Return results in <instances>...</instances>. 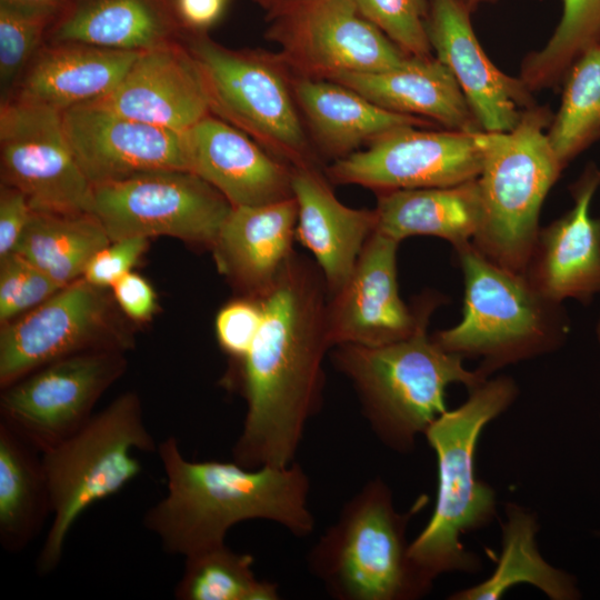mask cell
I'll use <instances>...</instances> for the list:
<instances>
[{
  "mask_svg": "<svg viewBox=\"0 0 600 600\" xmlns=\"http://www.w3.org/2000/svg\"><path fill=\"white\" fill-rule=\"evenodd\" d=\"M31 212L27 197L20 190L2 183L0 193V259L14 251Z\"/></svg>",
  "mask_w": 600,
  "mask_h": 600,
  "instance_id": "ab89813d",
  "label": "cell"
},
{
  "mask_svg": "<svg viewBox=\"0 0 600 600\" xmlns=\"http://www.w3.org/2000/svg\"><path fill=\"white\" fill-rule=\"evenodd\" d=\"M291 182L298 207L296 238L313 254L332 296L346 284L376 231V210L343 204L317 166L292 167Z\"/></svg>",
  "mask_w": 600,
  "mask_h": 600,
  "instance_id": "7402d4cb",
  "label": "cell"
},
{
  "mask_svg": "<svg viewBox=\"0 0 600 600\" xmlns=\"http://www.w3.org/2000/svg\"><path fill=\"white\" fill-rule=\"evenodd\" d=\"M157 449L143 421L140 398L126 392L93 414L73 436L41 454L52 521L37 558L40 574L57 569L67 537L79 517L141 473L142 464L133 452Z\"/></svg>",
  "mask_w": 600,
  "mask_h": 600,
  "instance_id": "52a82bcc",
  "label": "cell"
},
{
  "mask_svg": "<svg viewBox=\"0 0 600 600\" xmlns=\"http://www.w3.org/2000/svg\"><path fill=\"white\" fill-rule=\"evenodd\" d=\"M374 210L376 231L399 242L427 234L456 248L471 242L482 221L477 179L450 187L382 191Z\"/></svg>",
  "mask_w": 600,
  "mask_h": 600,
  "instance_id": "4316f807",
  "label": "cell"
},
{
  "mask_svg": "<svg viewBox=\"0 0 600 600\" xmlns=\"http://www.w3.org/2000/svg\"><path fill=\"white\" fill-rule=\"evenodd\" d=\"M0 154L2 183L20 190L32 211L92 213L93 186L74 158L62 111L16 97L4 100Z\"/></svg>",
  "mask_w": 600,
  "mask_h": 600,
  "instance_id": "8fae6325",
  "label": "cell"
},
{
  "mask_svg": "<svg viewBox=\"0 0 600 600\" xmlns=\"http://www.w3.org/2000/svg\"><path fill=\"white\" fill-rule=\"evenodd\" d=\"M168 484L143 526L166 553L188 557L226 543L228 531L246 520H268L297 537L313 531L310 481L296 461L287 467L249 469L234 461H190L171 436L158 444Z\"/></svg>",
  "mask_w": 600,
  "mask_h": 600,
  "instance_id": "7a4b0ae2",
  "label": "cell"
},
{
  "mask_svg": "<svg viewBox=\"0 0 600 600\" xmlns=\"http://www.w3.org/2000/svg\"><path fill=\"white\" fill-rule=\"evenodd\" d=\"M52 18L30 14L0 6V81L7 89L39 51L42 36Z\"/></svg>",
  "mask_w": 600,
  "mask_h": 600,
  "instance_id": "8d00e7d4",
  "label": "cell"
},
{
  "mask_svg": "<svg viewBox=\"0 0 600 600\" xmlns=\"http://www.w3.org/2000/svg\"><path fill=\"white\" fill-rule=\"evenodd\" d=\"M328 80L396 113L423 118L450 130H481L453 74L434 56L407 57L388 70L342 72Z\"/></svg>",
  "mask_w": 600,
  "mask_h": 600,
  "instance_id": "cb8c5ba5",
  "label": "cell"
},
{
  "mask_svg": "<svg viewBox=\"0 0 600 600\" xmlns=\"http://www.w3.org/2000/svg\"><path fill=\"white\" fill-rule=\"evenodd\" d=\"M174 588L179 600H278V586L257 578L253 558L226 543L184 557Z\"/></svg>",
  "mask_w": 600,
  "mask_h": 600,
  "instance_id": "d6a6232c",
  "label": "cell"
},
{
  "mask_svg": "<svg viewBox=\"0 0 600 600\" xmlns=\"http://www.w3.org/2000/svg\"><path fill=\"white\" fill-rule=\"evenodd\" d=\"M110 301L102 288L82 277L41 304L3 324L0 332V386L56 360L129 346L109 327Z\"/></svg>",
  "mask_w": 600,
  "mask_h": 600,
  "instance_id": "9a60e30c",
  "label": "cell"
},
{
  "mask_svg": "<svg viewBox=\"0 0 600 600\" xmlns=\"http://www.w3.org/2000/svg\"><path fill=\"white\" fill-rule=\"evenodd\" d=\"M67 0H0V6L24 13L53 18Z\"/></svg>",
  "mask_w": 600,
  "mask_h": 600,
  "instance_id": "7bdbcfd3",
  "label": "cell"
},
{
  "mask_svg": "<svg viewBox=\"0 0 600 600\" xmlns=\"http://www.w3.org/2000/svg\"><path fill=\"white\" fill-rule=\"evenodd\" d=\"M552 117L536 104L510 131H476L483 157L477 178L482 221L471 242L514 272L526 273L543 200L563 169L547 137Z\"/></svg>",
  "mask_w": 600,
  "mask_h": 600,
  "instance_id": "8992f818",
  "label": "cell"
},
{
  "mask_svg": "<svg viewBox=\"0 0 600 600\" xmlns=\"http://www.w3.org/2000/svg\"><path fill=\"white\" fill-rule=\"evenodd\" d=\"M518 393L507 377L486 380L470 390L459 408L440 414L424 436L438 461V493L433 513L409 544V558L426 587L444 572H474L479 559L460 537L491 522L496 514L492 488L474 474V450L484 426L501 414Z\"/></svg>",
  "mask_w": 600,
  "mask_h": 600,
  "instance_id": "277c9868",
  "label": "cell"
},
{
  "mask_svg": "<svg viewBox=\"0 0 600 600\" xmlns=\"http://www.w3.org/2000/svg\"><path fill=\"white\" fill-rule=\"evenodd\" d=\"M187 146L190 171L214 187L232 207L293 197L292 167L212 113L187 130Z\"/></svg>",
  "mask_w": 600,
  "mask_h": 600,
  "instance_id": "44dd1931",
  "label": "cell"
},
{
  "mask_svg": "<svg viewBox=\"0 0 600 600\" xmlns=\"http://www.w3.org/2000/svg\"><path fill=\"white\" fill-rule=\"evenodd\" d=\"M210 112L290 167L316 166L288 67L279 54L230 49L206 36L190 44Z\"/></svg>",
  "mask_w": 600,
  "mask_h": 600,
  "instance_id": "9c48e42d",
  "label": "cell"
},
{
  "mask_svg": "<svg viewBox=\"0 0 600 600\" xmlns=\"http://www.w3.org/2000/svg\"><path fill=\"white\" fill-rule=\"evenodd\" d=\"M258 3H260L263 8H266L268 11L273 7L276 0H256Z\"/></svg>",
  "mask_w": 600,
  "mask_h": 600,
  "instance_id": "bcb514c9",
  "label": "cell"
},
{
  "mask_svg": "<svg viewBox=\"0 0 600 600\" xmlns=\"http://www.w3.org/2000/svg\"><path fill=\"white\" fill-rule=\"evenodd\" d=\"M329 296L319 267L293 252L259 298L262 322L240 363L247 402L233 461L256 469L294 462L304 428L321 403L322 362L332 347Z\"/></svg>",
  "mask_w": 600,
  "mask_h": 600,
  "instance_id": "6da1fadb",
  "label": "cell"
},
{
  "mask_svg": "<svg viewBox=\"0 0 600 600\" xmlns=\"http://www.w3.org/2000/svg\"><path fill=\"white\" fill-rule=\"evenodd\" d=\"M126 366L116 350L78 353L42 366L1 388L0 421L42 454L88 423L96 402Z\"/></svg>",
  "mask_w": 600,
  "mask_h": 600,
  "instance_id": "7c38bea8",
  "label": "cell"
},
{
  "mask_svg": "<svg viewBox=\"0 0 600 600\" xmlns=\"http://www.w3.org/2000/svg\"><path fill=\"white\" fill-rule=\"evenodd\" d=\"M74 158L93 187L153 170L189 168L187 131L146 123L96 102L62 111Z\"/></svg>",
  "mask_w": 600,
  "mask_h": 600,
  "instance_id": "2e32d148",
  "label": "cell"
},
{
  "mask_svg": "<svg viewBox=\"0 0 600 600\" xmlns=\"http://www.w3.org/2000/svg\"><path fill=\"white\" fill-rule=\"evenodd\" d=\"M230 202L187 170H153L93 187L92 213L111 241L169 236L212 247Z\"/></svg>",
  "mask_w": 600,
  "mask_h": 600,
  "instance_id": "30bf717a",
  "label": "cell"
},
{
  "mask_svg": "<svg viewBox=\"0 0 600 600\" xmlns=\"http://www.w3.org/2000/svg\"><path fill=\"white\" fill-rule=\"evenodd\" d=\"M502 526V552L489 579L453 593L452 600H496L512 586L526 582L553 600L580 598L576 579L550 566L536 544L538 526L534 516L514 503L507 506Z\"/></svg>",
  "mask_w": 600,
  "mask_h": 600,
  "instance_id": "f546056e",
  "label": "cell"
},
{
  "mask_svg": "<svg viewBox=\"0 0 600 600\" xmlns=\"http://www.w3.org/2000/svg\"><path fill=\"white\" fill-rule=\"evenodd\" d=\"M304 1H309V0H276L273 7L268 11V16L270 17L290 6L304 2Z\"/></svg>",
  "mask_w": 600,
  "mask_h": 600,
  "instance_id": "ee69618b",
  "label": "cell"
},
{
  "mask_svg": "<svg viewBox=\"0 0 600 600\" xmlns=\"http://www.w3.org/2000/svg\"><path fill=\"white\" fill-rule=\"evenodd\" d=\"M297 220L294 197L232 207L212 246L218 268L246 297L261 298L293 254Z\"/></svg>",
  "mask_w": 600,
  "mask_h": 600,
  "instance_id": "603a6c76",
  "label": "cell"
},
{
  "mask_svg": "<svg viewBox=\"0 0 600 600\" xmlns=\"http://www.w3.org/2000/svg\"><path fill=\"white\" fill-rule=\"evenodd\" d=\"M463 6L471 12H476L482 4L494 3L498 0H460Z\"/></svg>",
  "mask_w": 600,
  "mask_h": 600,
  "instance_id": "f6af8a7d",
  "label": "cell"
},
{
  "mask_svg": "<svg viewBox=\"0 0 600 600\" xmlns=\"http://www.w3.org/2000/svg\"><path fill=\"white\" fill-rule=\"evenodd\" d=\"M141 52L53 43L34 56L14 97L59 111L94 101L114 88Z\"/></svg>",
  "mask_w": 600,
  "mask_h": 600,
  "instance_id": "484cf974",
  "label": "cell"
},
{
  "mask_svg": "<svg viewBox=\"0 0 600 600\" xmlns=\"http://www.w3.org/2000/svg\"><path fill=\"white\" fill-rule=\"evenodd\" d=\"M41 453L0 421V544L23 551L51 514Z\"/></svg>",
  "mask_w": 600,
  "mask_h": 600,
  "instance_id": "f1b7e54d",
  "label": "cell"
},
{
  "mask_svg": "<svg viewBox=\"0 0 600 600\" xmlns=\"http://www.w3.org/2000/svg\"><path fill=\"white\" fill-rule=\"evenodd\" d=\"M172 22L159 0H77L51 29L53 43L146 51L170 40Z\"/></svg>",
  "mask_w": 600,
  "mask_h": 600,
  "instance_id": "83f0119b",
  "label": "cell"
},
{
  "mask_svg": "<svg viewBox=\"0 0 600 600\" xmlns=\"http://www.w3.org/2000/svg\"><path fill=\"white\" fill-rule=\"evenodd\" d=\"M482 160L476 131L406 126L334 160L326 174L378 192L450 187L477 179Z\"/></svg>",
  "mask_w": 600,
  "mask_h": 600,
  "instance_id": "5bb4252c",
  "label": "cell"
},
{
  "mask_svg": "<svg viewBox=\"0 0 600 600\" xmlns=\"http://www.w3.org/2000/svg\"><path fill=\"white\" fill-rule=\"evenodd\" d=\"M111 288L118 306L132 320L146 321L157 310L152 287L137 273H126Z\"/></svg>",
  "mask_w": 600,
  "mask_h": 600,
  "instance_id": "60d3db41",
  "label": "cell"
},
{
  "mask_svg": "<svg viewBox=\"0 0 600 600\" xmlns=\"http://www.w3.org/2000/svg\"><path fill=\"white\" fill-rule=\"evenodd\" d=\"M110 242L92 213L32 211L14 252L64 287L81 278L91 258Z\"/></svg>",
  "mask_w": 600,
  "mask_h": 600,
  "instance_id": "4dcf8cb0",
  "label": "cell"
},
{
  "mask_svg": "<svg viewBox=\"0 0 600 600\" xmlns=\"http://www.w3.org/2000/svg\"><path fill=\"white\" fill-rule=\"evenodd\" d=\"M596 333H597L598 342L600 344V317H599V320H598V323H597V327H596Z\"/></svg>",
  "mask_w": 600,
  "mask_h": 600,
  "instance_id": "7dc6e473",
  "label": "cell"
},
{
  "mask_svg": "<svg viewBox=\"0 0 600 600\" xmlns=\"http://www.w3.org/2000/svg\"><path fill=\"white\" fill-rule=\"evenodd\" d=\"M464 278L461 321L432 339L444 350L480 358L487 377L504 366L558 349L569 333L561 308L540 293L524 273L483 256L472 242L454 248Z\"/></svg>",
  "mask_w": 600,
  "mask_h": 600,
  "instance_id": "5b68a950",
  "label": "cell"
},
{
  "mask_svg": "<svg viewBox=\"0 0 600 600\" xmlns=\"http://www.w3.org/2000/svg\"><path fill=\"white\" fill-rule=\"evenodd\" d=\"M291 86L301 116L317 143L334 160L397 128L436 126L423 118L389 111L332 80L294 76Z\"/></svg>",
  "mask_w": 600,
  "mask_h": 600,
  "instance_id": "d4e9b609",
  "label": "cell"
},
{
  "mask_svg": "<svg viewBox=\"0 0 600 600\" xmlns=\"http://www.w3.org/2000/svg\"><path fill=\"white\" fill-rule=\"evenodd\" d=\"M442 296L424 292L413 302L412 333L388 344L336 346L331 359L352 383L371 430L388 448L410 452L418 434L446 408V389L462 383L469 390L487 380L480 370L463 367V358L441 348L428 334Z\"/></svg>",
  "mask_w": 600,
  "mask_h": 600,
  "instance_id": "3957f363",
  "label": "cell"
},
{
  "mask_svg": "<svg viewBox=\"0 0 600 600\" xmlns=\"http://www.w3.org/2000/svg\"><path fill=\"white\" fill-rule=\"evenodd\" d=\"M399 241L374 231L346 284L329 296L327 324L332 347H376L409 337L416 311L404 304L397 281Z\"/></svg>",
  "mask_w": 600,
  "mask_h": 600,
  "instance_id": "ac0fdd59",
  "label": "cell"
},
{
  "mask_svg": "<svg viewBox=\"0 0 600 600\" xmlns=\"http://www.w3.org/2000/svg\"><path fill=\"white\" fill-rule=\"evenodd\" d=\"M259 299L246 297L224 306L216 319L219 344L239 362L246 357L262 322Z\"/></svg>",
  "mask_w": 600,
  "mask_h": 600,
  "instance_id": "74e56055",
  "label": "cell"
},
{
  "mask_svg": "<svg viewBox=\"0 0 600 600\" xmlns=\"http://www.w3.org/2000/svg\"><path fill=\"white\" fill-rule=\"evenodd\" d=\"M561 19L546 43L522 61L520 78L533 92L561 84L573 63L600 46V0H562Z\"/></svg>",
  "mask_w": 600,
  "mask_h": 600,
  "instance_id": "836d02e7",
  "label": "cell"
},
{
  "mask_svg": "<svg viewBox=\"0 0 600 600\" xmlns=\"http://www.w3.org/2000/svg\"><path fill=\"white\" fill-rule=\"evenodd\" d=\"M427 497L398 512L380 478L369 480L342 507L308 556L309 568L339 600H413L430 589L410 558L406 530Z\"/></svg>",
  "mask_w": 600,
  "mask_h": 600,
  "instance_id": "ba28073f",
  "label": "cell"
},
{
  "mask_svg": "<svg viewBox=\"0 0 600 600\" xmlns=\"http://www.w3.org/2000/svg\"><path fill=\"white\" fill-rule=\"evenodd\" d=\"M91 102L178 131H187L211 113L196 58L173 41L142 51L114 88Z\"/></svg>",
  "mask_w": 600,
  "mask_h": 600,
  "instance_id": "d6986e66",
  "label": "cell"
},
{
  "mask_svg": "<svg viewBox=\"0 0 600 600\" xmlns=\"http://www.w3.org/2000/svg\"><path fill=\"white\" fill-rule=\"evenodd\" d=\"M148 247L147 238L111 241L88 262L82 278L94 287L106 289L130 272Z\"/></svg>",
  "mask_w": 600,
  "mask_h": 600,
  "instance_id": "f35d334b",
  "label": "cell"
},
{
  "mask_svg": "<svg viewBox=\"0 0 600 600\" xmlns=\"http://www.w3.org/2000/svg\"><path fill=\"white\" fill-rule=\"evenodd\" d=\"M562 84L561 104L547 137L564 168L600 138V46L573 63Z\"/></svg>",
  "mask_w": 600,
  "mask_h": 600,
  "instance_id": "1f68e13d",
  "label": "cell"
},
{
  "mask_svg": "<svg viewBox=\"0 0 600 600\" xmlns=\"http://www.w3.org/2000/svg\"><path fill=\"white\" fill-rule=\"evenodd\" d=\"M61 288L63 286L18 252L13 251L1 258V326L41 304Z\"/></svg>",
  "mask_w": 600,
  "mask_h": 600,
  "instance_id": "d590c367",
  "label": "cell"
},
{
  "mask_svg": "<svg viewBox=\"0 0 600 600\" xmlns=\"http://www.w3.org/2000/svg\"><path fill=\"white\" fill-rule=\"evenodd\" d=\"M358 11L409 57H431L429 0H352Z\"/></svg>",
  "mask_w": 600,
  "mask_h": 600,
  "instance_id": "e575fe53",
  "label": "cell"
},
{
  "mask_svg": "<svg viewBox=\"0 0 600 600\" xmlns=\"http://www.w3.org/2000/svg\"><path fill=\"white\" fill-rule=\"evenodd\" d=\"M460 0H429L427 29L434 57L457 80L481 130H512L536 106L521 80L503 73L483 51Z\"/></svg>",
  "mask_w": 600,
  "mask_h": 600,
  "instance_id": "e0dca14e",
  "label": "cell"
},
{
  "mask_svg": "<svg viewBox=\"0 0 600 600\" xmlns=\"http://www.w3.org/2000/svg\"><path fill=\"white\" fill-rule=\"evenodd\" d=\"M269 19V38L296 76L329 79L342 72H378L409 57L352 0H309Z\"/></svg>",
  "mask_w": 600,
  "mask_h": 600,
  "instance_id": "4fadbf2b",
  "label": "cell"
},
{
  "mask_svg": "<svg viewBox=\"0 0 600 600\" xmlns=\"http://www.w3.org/2000/svg\"><path fill=\"white\" fill-rule=\"evenodd\" d=\"M223 2L224 0H178V9L187 23L201 28L218 19Z\"/></svg>",
  "mask_w": 600,
  "mask_h": 600,
  "instance_id": "b9f144b4",
  "label": "cell"
},
{
  "mask_svg": "<svg viewBox=\"0 0 600 600\" xmlns=\"http://www.w3.org/2000/svg\"><path fill=\"white\" fill-rule=\"evenodd\" d=\"M600 169L589 164L570 187L573 207L539 230L526 276L548 299L588 304L600 292V218L591 217Z\"/></svg>",
  "mask_w": 600,
  "mask_h": 600,
  "instance_id": "ffe728a7",
  "label": "cell"
}]
</instances>
